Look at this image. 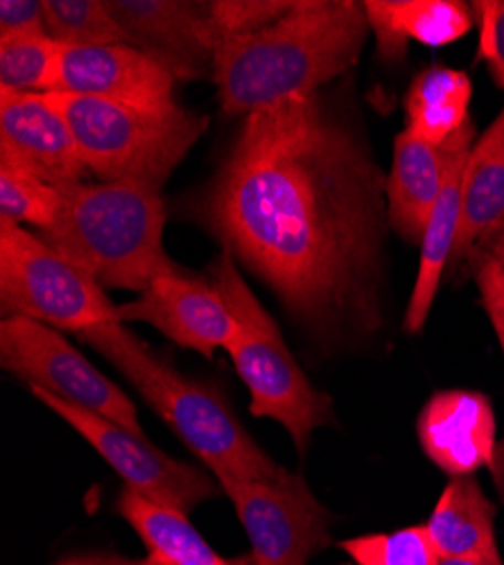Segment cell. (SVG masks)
<instances>
[{"label": "cell", "instance_id": "6da1fadb", "mask_svg": "<svg viewBox=\"0 0 504 565\" xmlns=\"http://www.w3.org/2000/svg\"><path fill=\"white\" fill-rule=\"evenodd\" d=\"M385 183L314 93L249 114L193 211L319 342L342 344L383 326Z\"/></svg>", "mask_w": 504, "mask_h": 565}, {"label": "cell", "instance_id": "7a4b0ae2", "mask_svg": "<svg viewBox=\"0 0 504 565\" xmlns=\"http://www.w3.org/2000/svg\"><path fill=\"white\" fill-rule=\"evenodd\" d=\"M364 3L297 0L258 32L215 39L213 82L224 114H256L308 98L344 75L369 36Z\"/></svg>", "mask_w": 504, "mask_h": 565}, {"label": "cell", "instance_id": "3957f363", "mask_svg": "<svg viewBox=\"0 0 504 565\" xmlns=\"http://www.w3.org/2000/svg\"><path fill=\"white\" fill-rule=\"evenodd\" d=\"M77 338L122 373L217 480H274L286 470L254 441L217 392L181 375L122 321L90 326Z\"/></svg>", "mask_w": 504, "mask_h": 565}, {"label": "cell", "instance_id": "277c9868", "mask_svg": "<svg viewBox=\"0 0 504 565\" xmlns=\"http://www.w3.org/2000/svg\"><path fill=\"white\" fill-rule=\"evenodd\" d=\"M60 191L55 222L36 235L103 288L141 295L157 276L179 269L163 249L165 206L154 188L82 181Z\"/></svg>", "mask_w": 504, "mask_h": 565}, {"label": "cell", "instance_id": "5b68a950", "mask_svg": "<svg viewBox=\"0 0 504 565\" xmlns=\"http://www.w3.org/2000/svg\"><path fill=\"white\" fill-rule=\"evenodd\" d=\"M208 278L238 319V333L224 351L249 390L251 414L281 423L299 455H305L312 433L335 420L331 398L308 381L277 321L254 297L232 254L222 249L208 267Z\"/></svg>", "mask_w": 504, "mask_h": 565}, {"label": "cell", "instance_id": "8992f818", "mask_svg": "<svg viewBox=\"0 0 504 565\" xmlns=\"http://www.w3.org/2000/svg\"><path fill=\"white\" fill-rule=\"evenodd\" d=\"M68 122L79 157L103 181H133L154 191L191 152L208 118L186 109L146 111L75 93H43Z\"/></svg>", "mask_w": 504, "mask_h": 565}, {"label": "cell", "instance_id": "52a82bcc", "mask_svg": "<svg viewBox=\"0 0 504 565\" xmlns=\"http://www.w3.org/2000/svg\"><path fill=\"white\" fill-rule=\"evenodd\" d=\"M0 310L3 319L25 317L75 335L118 321V306L94 276L8 220H0Z\"/></svg>", "mask_w": 504, "mask_h": 565}, {"label": "cell", "instance_id": "ba28073f", "mask_svg": "<svg viewBox=\"0 0 504 565\" xmlns=\"http://www.w3.org/2000/svg\"><path fill=\"white\" fill-rule=\"evenodd\" d=\"M0 364L30 390L105 416L118 426L143 435L131 398L90 364L57 328L8 317L0 323Z\"/></svg>", "mask_w": 504, "mask_h": 565}, {"label": "cell", "instance_id": "9c48e42d", "mask_svg": "<svg viewBox=\"0 0 504 565\" xmlns=\"http://www.w3.org/2000/svg\"><path fill=\"white\" fill-rule=\"evenodd\" d=\"M247 532L251 565H308L331 545V513L286 468L274 480H219Z\"/></svg>", "mask_w": 504, "mask_h": 565}, {"label": "cell", "instance_id": "30bf717a", "mask_svg": "<svg viewBox=\"0 0 504 565\" xmlns=\"http://www.w3.org/2000/svg\"><path fill=\"white\" fill-rule=\"evenodd\" d=\"M41 405L62 416L122 478L125 487L168 509L191 513L200 504L219 498L222 484L202 468L179 461L118 423L98 416L41 390H30Z\"/></svg>", "mask_w": 504, "mask_h": 565}, {"label": "cell", "instance_id": "8fae6325", "mask_svg": "<svg viewBox=\"0 0 504 565\" xmlns=\"http://www.w3.org/2000/svg\"><path fill=\"white\" fill-rule=\"evenodd\" d=\"M118 321H143L176 347L213 358L238 333V319L208 276L181 269L157 276L139 299L118 306Z\"/></svg>", "mask_w": 504, "mask_h": 565}, {"label": "cell", "instance_id": "7c38bea8", "mask_svg": "<svg viewBox=\"0 0 504 565\" xmlns=\"http://www.w3.org/2000/svg\"><path fill=\"white\" fill-rule=\"evenodd\" d=\"M127 45L163 64L176 79L213 73L215 30L208 3L183 0H107Z\"/></svg>", "mask_w": 504, "mask_h": 565}, {"label": "cell", "instance_id": "4fadbf2b", "mask_svg": "<svg viewBox=\"0 0 504 565\" xmlns=\"http://www.w3.org/2000/svg\"><path fill=\"white\" fill-rule=\"evenodd\" d=\"M176 77L157 60L127 43L66 49L62 45L55 90L100 98L146 111H172Z\"/></svg>", "mask_w": 504, "mask_h": 565}, {"label": "cell", "instance_id": "5bb4252c", "mask_svg": "<svg viewBox=\"0 0 504 565\" xmlns=\"http://www.w3.org/2000/svg\"><path fill=\"white\" fill-rule=\"evenodd\" d=\"M0 154L55 188L88 177L66 118L43 93L0 88Z\"/></svg>", "mask_w": 504, "mask_h": 565}, {"label": "cell", "instance_id": "9a60e30c", "mask_svg": "<svg viewBox=\"0 0 504 565\" xmlns=\"http://www.w3.org/2000/svg\"><path fill=\"white\" fill-rule=\"evenodd\" d=\"M423 452L450 478L475 476L489 468L497 448L491 398L471 390H446L430 396L417 420Z\"/></svg>", "mask_w": 504, "mask_h": 565}, {"label": "cell", "instance_id": "2e32d148", "mask_svg": "<svg viewBox=\"0 0 504 565\" xmlns=\"http://www.w3.org/2000/svg\"><path fill=\"white\" fill-rule=\"evenodd\" d=\"M473 146H475V127L471 120L446 140L448 154H446L443 185L423 233L419 274H417L415 288H411V297H409L405 321H403L405 333L409 335H417L423 331L439 290V282L443 278V269L452 260L457 231H460V217H462V181H464V170H467V161L471 157Z\"/></svg>", "mask_w": 504, "mask_h": 565}, {"label": "cell", "instance_id": "e0dca14e", "mask_svg": "<svg viewBox=\"0 0 504 565\" xmlns=\"http://www.w3.org/2000/svg\"><path fill=\"white\" fill-rule=\"evenodd\" d=\"M448 148L403 131L394 140V161L385 183L389 226L411 245H421L443 185Z\"/></svg>", "mask_w": 504, "mask_h": 565}, {"label": "cell", "instance_id": "ac0fdd59", "mask_svg": "<svg viewBox=\"0 0 504 565\" xmlns=\"http://www.w3.org/2000/svg\"><path fill=\"white\" fill-rule=\"evenodd\" d=\"M364 12L387 62H403L411 41L439 49L475 25L473 8L457 0H366Z\"/></svg>", "mask_w": 504, "mask_h": 565}, {"label": "cell", "instance_id": "d6986e66", "mask_svg": "<svg viewBox=\"0 0 504 565\" xmlns=\"http://www.w3.org/2000/svg\"><path fill=\"white\" fill-rule=\"evenodd\" d=\"M504 224V109L475 140L462 181V217L450 263L464 260Z\"/></svg>", "mask_w": 504, "mask_h": 565}, {"label": "cell", "instance_id": "ffe728a7", "mask_svg": "<svg viewBox=\"0 0 504 565\" xmlns=\"http://www.w3.org/2000/svg\"><path fill=\"white\" fill-rule=\"evenodd\" d=\"M439 558H502L495 541V507L475 476L452 478L428 523Z\"/></svg>", "mask_w": 504, "mask_h": 565}, {"label": "cell", "instance_id": "44dd1931", "mask_svg": "<svg viewBox=\"0 0 504 565\" xmlns=\"http://www.w3.org/2000/svg\"><path fill=\"white\" fill-rule=\"evenodd\" d=\"M116 511L141 536L150 556L172 565H251L247 558H222L191 525L189 513L161 507L122 487Z\"/></svg>", "mask_w": 504, "mask_h": 565}, {"label": "cell", "instance_id": "7402d4cb", "mask_svg": "<svg viewBox=\"0 0 504 565\" xmlns=\"http://www.w3.org/2000/svg\"><path fill=\"white\" fill-rule=\"evenodd\" d=\"M473 84L464 71L430 66L421 71L405 93L407 129L426 143L443 146L471 118Z\"/></svg>", "mask_w": 504, "mask_h": 565}, {"label": "cell", "instance_id": "603a6c76", "mask_svg": "<svg viewBox=\"0 0 504 565\" xmlns=\"http://www.w3.org/2000/svg\"><path fill=\"white\" fill-rule=\"evenodd\" d=\"M62 45L49 32L0 36V88L51 93L60 79Z\"/></svg>", "mask_w": 504, "mask_h": 565}, {"label": "cell", "instance_id": "cb8c5ba5", "mask_svg": "<svg viewBox=\"0 0 504 565\" xmlns=\"http://www.w3.org/2000/svg\"><path fill=\"white\" fill-rule=\"evenodd\" d=\"M45 32L66 49L127 43L118 21L100 0H43Z\"/></svg>", "mask_w": 504, "mask_h": 565}, {"label": "cell", "instance_id": "d4e9b609", "mask_svg": "<svg viewBox=\"0 0 504 565\" xmlns=\"http://www.w3.org/2000/svg\"><path fill=\"white\" fill-rule=\"evenodd\" d=\"M62 191L45 183L10 157L0 154V220L49 228L60 211Z\"/></svg>", "mask_w": 504, "mask_h": 565}, {"label": "cell", "instance_id": "484cf974", "mask_svg": "<svg viewBox=\"0 0 504 565\" xmlns=\"http://www.w3.org/2000/svg\"><path fill=\"white\" fill-rule=\"evenodd\" d=\"M340 550L351 558L346 565H439L441 561L426 525L353 536L342 541Z\"/></svg>", "mask_w": 504, "mask_h": 565}, {"label": "cell", "instance_id": "4316f807", "mask_svg": "<svg viewBox=\"0 0 504 565\" xmlns=\"http://www.w3.org/2000/svg\"><path fill=\"white\" fill-rule=\"evenodd\" d=\"M292 8V0H215L208 3L215 39L258 32L283 19Z\"/></svg>", "mask_w": 504, "mask_h": 565}, {"label": "cell", "instance_id": "83f0119b", "mask_svg": "<svg viewBox=\"0 0 504 565\" xmlns=\"http://www.w3.org/2000/svg\"><path fill=\"white\" fill-rule=\"evenodd\" d=\"M471 8L480 28L478 57L489 64L497 86L504 88V0H478Z\"/></svg>", "mask_w": 504, "mask_h": 565}, {"label": "cell", "instance_id": "f1b7e54d", "mask_svg": "<svg viewBox=\"0 0 504 565\" xmlns=\"http://www.w3.org/2000/svg\"><path fill=\"white\" fill-rule=\"evenodd\" d=\"M473 252H475V280L482 295V306L491 319V326L504 355V292H502L500 269L495 258L486 249L475 247Z\"/></svg>", "mask_w": 504, "mask_h": 565}, {"label": "cell", "instance_id": "f546056e", "mask_svg": "<svg viewBox=\"0 0 504 565\" xmlns=\"http://www.w3.org/2000/svg\"><path fill=\"white\" fill-rule=\"evenodd\" d=\"M45 32L41 0H3L0 3V36Z\"/></svg>", "mask_w": 504, "mask_h": 565}, {"label": "cell", "instance_id": "4dcf8cb0", "mask_svg": "<svg viewBox=\"0 0 504 565\" xmlns=\"http://www.w3.org/2000/svg\"><path fill=\"white\" fill-rule=\"evenodd\" d=\"M51 565H146V563L127 558V556H120V554H114V552H105V554L100 552V554L68 556V558H62V561L51 563Z\"/></svg>", "mask_w": 504, "mask_h": 565}, {"label": "cell", "instance_id": "1f68e13d", "mask_svg": "<svg viewBox=\"0 0 504 565\" xmlns=\"http://www.w3.org/2000/svg\"><path fill=\"white\" fill-rule=\"evenodd\" d=\"M482 243H489L484 249L495 258L497 263V269H500V278H502V292H504V224H500L491 235H486V238Z\"/></svg>", "mask_w": 504, "mask_h": 565}, {"label": "cell", "instance_id": "d6a6232c", "mask_svg": "<svg viewBox=\"0 0 504 565\" xmlns=\"http://www.w3.org/2000/svg\"><path fill=\"white\" fill-rule=\"evenodd\" d=\"M491 470V478H493V484L504 502V437L497 441V448H495V455H493V461L489 466Z\"/></svg>", "mask_w": 504, "mask_h": 565}, {"label": "cell", "instance_id": "836d02e7", "mask_svg": "<svg viewBox=\"0 0 504 565\" xmlns=\"http://www.w3.org/2000/svg\"><path fill=\"white\" fill-rule=\"evenodd\" d=\"M439 565H504L502 558H441Z\"/></svg>", "mask_w": 504, "mask_h": 565}, {"label": "cell", "instance_id": "e575fe53", "mask_svg": "<svg viewBox=\"0 0 504 565\" xmlns=\"http://www.w3.org/2000/svg\"><path fill=\"white\" fill-rule=\"evenodd\" d=\"M143 563H146V565H172V563H165V561H161V558H154V556H148V558H143Z\"/></svg>", "mask_w": 504, "mask_h": 565}]
</instances>
